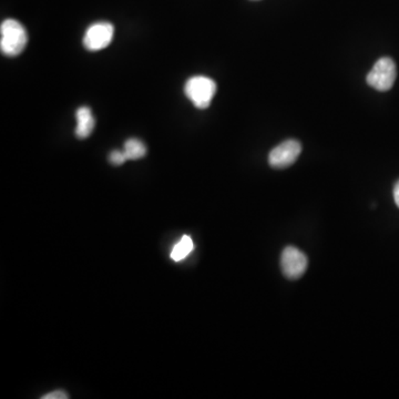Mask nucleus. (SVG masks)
Returning a JSON list of instances; mask_svg holds the SVG:
<instances>
[{
	"mask_svg": "<svg viewBox=\"0 0 399 399\" xmlns=\"http://www.w3.org/2000/svg\"><path fill=\"white\" fill-rule=\"evenodd\" d=\"M397 78V68L393 59L383 57L376 61L366 77L367 85L375 90L388 91L393 88Z\"/></svg>",
	"mask_w": 399,
	"mask_h": 399,
	"instance_id": "3",
	"label": "nucleus"
},
{
	"mask_svg": "<svg viewBox=\"0 0 399 399\" xmlns=\"http://www.w3.org/2000/svg\"><path fill=\"white\" fill-rule=\"evenodd\" d=\"M123 152L126 154L128 160H139L147 154V147L139 139L131 138L124 142Z\"/></svg>",
	"mask_w": 399,
	"mask_h": 399,
	"instance_id": "9",
	"label": "nucleus"
},
{
	"mask_svg": "<svg viewBox=\"0 0 399 399\" xmlns=\"http://www.w3.org/2000/svg\"><path fill=\"white\" fill-rule=\"evenodd\" d=\"M309 261L303 252L294 246H287L284 249L281 257L282 271L289 280H299L307 271Z\"/></svg>",
	"mask_w": 399,
	"mask_h": 399,
	"instance_id": "6",
	"label": "nucleus"
},
{
	"mask_svg": "<svg viewBox=\"0 0 399 399\" xmlns=\"http://www.w3.org/2000/svg\"><path fill=\"white\" fill-rule=\"evenodd\" d=\"M115 35L112 23L99 21L92 23L83 36V46L90 51H99L110 45Z\"/></svg>",
	"mask_w": 399,
	"mask_h": 399,
	"instance_id": "4",
	"label": "nucleus"
},
{
	"mask_svg": "<svg viewBox=\"0 0 399 399\" xmlns=\"http://www.w3.org/2000/svg\"><path fill=\"white\" fill-rule=\"evenodd\" d=\"M43 399H68L69 395L63 390H55V392L46 394L45 396L41 397Z\"/></svg>",
	"mask_w": 399,
	"mask_h": 399,
	"instance_id": "11",
	"label": "nucleus"
},
{
	"mask_svg": "<svg viewBox=\"0 0 399 399\" xmlns=\"http://www.w3.org/2000/svg\"><path fill=\"white\" fill-rule=\"evenodd\" d=\"M302 152L299 141L287 140L275 147L269 154V164L274 169H285L295 164Z\"/></svg>",
	"mask_w": 399,
	"mask_h": 399,
	"instance_id": "5",
	"label": "nucleus"
},
{
	"mask_svg": "<svg viewBox=\"0 0 399 399\" xmlns=\"http://www.w3.org/2000/svg\"><path fill=\"white\" fill-rule=\"evenodd\" d=\"M184 92L198 109H206L216 93V83L206 75H194L186 81Z\"/></svg>",
	"mask_w": 399,
	"mask_h": 399,
	"instance_id": "2",
	"label": "nucleus"
},
{
	"mask_svg": "<svg viewBox=\"0 0 399 399\" xmlns=\"http://www.w3.org/2000/svg\"><path fill=\"white\" fill-rule=\"evenodd\" d=\"M394 200L395 203H396V206L399 208V180L394 186Z\"/></svg>",
	"mask_w": 399,
	"mask_h": 399,
	"instance_id": "12",
	"label": "nucleus"
},
{
	"mask_svg": "<svg viewBox=\"0 0 399 399\" xmlns=\"http://www.w3.org/2000/svg\"><path fill=\"white\" fill-rule=\"evenodd\" d=\"M28 35L25 27L15 19H7L0 27V49L8 57H16L25 50Z\"/></svg>",
	"mask_w": 399,
	"mask_h": 399,
	"instance_id": "1",
	"label": "nucleus"
},
{
	"mask_svg": "<svg viewBox=\"0 0 399 399\" xmlns=\"http://www.w3.org/2000/svg\"><path fill=\"white\" fill-rule=\"evenodd\" d=\"M109 161L110 164L113 166H122L124 162L128 161L126 154L120 150H115L111 152L110 156H109Z\"/></svg>",
	"mask_w": 399,
	"mask_h": 399,
	"instance_id": "10",
	"label": "nucleus"
},
{
	"mask_svg": "<svg viewBox=\"0 0 399 399\" xmlns=\"http://www.w3.org/2000/svg\"><path fill=\"white\" fill-rule=\"evenodd\" d=\"M193 240L188 235H183L181 239L179 240V242H176L174 249L171 251V259L174 262L182 261L193 251Z\"/></svg>",
	"mask_w": 399,
	"mask_h": 399,
	"instance_id": "8",
	"label": "nucleus"
},
{
	"mask_svg": "<svg viewBox=\"0 0 399 399\" xmlns=\"http://www.w3.org/2000/svg\"><path fill=\"white\" fill-rule=\"evenodd\" d=\"M75 118H77L75 136L79 139L88 138L96 126V121H95V117H93L90 108L81 107L75 112Z\"/></svg>",
	"mask_w": 399,
	"mask_h": 399,
	"instance_id": "7",
	"label": "nucleus"
}]
</instances>
